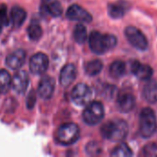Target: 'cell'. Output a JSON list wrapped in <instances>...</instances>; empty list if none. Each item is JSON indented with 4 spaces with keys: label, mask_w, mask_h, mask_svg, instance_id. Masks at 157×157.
<instances>
[{
    "label": "cell",
    "mask_w": 157,
    "mask_h": 157,
    "mask_svg": "<svg viewBox=\"0 0 157 157\" xmlns=\"http://www.w3.org/2000/svg\"><path fill=\"white\" fill-rule=\"evenodd\" d=\"M111 156H117V157H129L133 155L132 151L131 150V148L124 143L120 144L119 145H117L110 153Z\"/></svg>",
    "instance_id": "obj_23"
},
{
    "label": "cell",
    "mask_w": 157,
    "mask_h": 157,
    "mask_svg": "<svg viewBox=\"0 0 157 157\" xmlns=\"http://www.w3.org/2000/svg\"><path fill=\"white\" fill-rule=\"evenodd\" d=\"M49 66V58L42 52L35 53L29 60V70L33 75L43 74Z\"/></svg>",
    "instance_id": "obj_8"
},
{
    "label": "cell",
    "mask_w": 157,
    "mask_h": 157,
    "mask_svg": "<svg viewBox=\"0 0 157 157\" xmlns=\"http://www.w3.org/2000/svg\"><path fill=\"white\" fill-rule=\"evenodd\" d=\"M12 85V78L6 70H0V94L8 92Z\"/></svg>",
    "instance_id": "obj_22"
},
{
    "label": "cell",
    "mask_w": 157,
    "mask_h": 157,
    "mask_svg": "<svg viewBox=\"0 0 157 157\" xmlns=\"http://www.w3.org/2000/svg\"><path fill=\"white\" fill-rule=\"evenodd\" d=\"M0 21L3 26H8L10 23V18L7 16V8L5 4L0 5Z\"/></svg>",
    "instance_id": "obj_27"
},
{
    "label": "cell",
    "mask_w": 157,
    "mask_h": 157,
    "mask_svg": "<svg viewBox=\"0 0 157 157\" xmlns=\"http://www.w3.org/2000/svg\"><path fill=\"white\" fill-rule=\"evenodd\" d=\"M143 97L149 104L157 102V82L155 80L149 79L143 88Z\"/></svg>",
    "instance_id": "obj_17"
},
{
    "label": "cell",
    "mask_w": 157,
    "mask_h": 157,
    "mask_svg": "<svg viewBox=\"0 0 157 157\" xmlns=\"http://www.w3.org/2000/svg\"><path fill=\"white\" fill-rule=\"evenodd\" d=\"M29 78L26 71H17L12 78L11 86L17 94H24L29 86Z\"/></svg>",
    "instance_id": "obj_10"
},
{
    "label": "cell",
    "mask_w": 157,
    "mask_h": 157,
    "mask_svg": "<svg viewBox=\"0 0 157 157\" xmlns=\"http://www.w3.org/2000/svg\"><path fill=\"white\" fill-rule=\"evenodd\" d=\"M92 96H93V92L91 88L86 84L76 85L74 87L71 95L73 102L79 107L86 106L88 103H90L92 99Z\"/></svg>",
    "instance_id": "obj_7"
},
{
    "label": "cell",
    "mask_w": 157,
    "mask_h": 157,
    "mask_svg": "<svg viewBox=\"0 0 157 157\" xmlns=\"http://www.w3.org/2000/svg\"><path fill=\"white\" fill-rule=\"evenodd\" d=\"M66 17L70 20L81 23H89L92 21V16L85 8L78 5H72L66 11Z\"/></svg>",
    "instance_id": "obj_9"
},
{
    "label": "cell",
    "mask_w": 157,
    "mask_h": 157,
    "mask_svg": "<svg viewBox=\"0 0 157 157\" xmlns=\"http://www.w3.org/2000/svg\"><path fill=\"white\" fill-rule=\"evenodd\" d=\"M131 71L132 73L137 76L141 80L147 81L152 78L153 75V68L145 63H142L139 61H134L131 65Z\"/></svg>",
    "instance_id": "obj_13"
},
{
    "label": "cell",
    "mask_w": 157,
    "mask_h": 157,
    "mask_svg": "<svg viewBox=\"0 0 157 157\" xmlns=\"http://www.w3.org/2000/svg\"><path fill=\"white\" fill-rule=\"evenodd\" d=\"M26 52L23 50H17L6 58V64L12 70L19 69L25 62Z\"/></svg>",
    "instance_id": "obj_15"
},
{
    "label": "cell",
    "mask_w": 157,
    "mask_h": 157,
    "mask_svg": "<svg viewBox=\"0 0 157 157\" xmlns=\"http://www.w3.org/2000/svg\"><path fill=\"white\" fill-rule=\"evenodd\" d=\"M103 69V63L100 60H92L85 65V72L90 76L98 75Z\"/></svg>",
    "instance_id": "obj_21"
},
{
    "label": "cell",
    "mask_w": 157,
    "mask_h": 157,
    "mask_svg": "<svg viewBox=\"0 0 157 157\" xmlns=\"http://www.w3.org/2000/svg\"><path fill=\"white\" fill-rule=\"evenodd\" d=\"M116 93V86H107L104 89V96L108 98H111Z\"/></svg>",
    "instance_id": "obj_29"
},
{
    "label": "cell",
    "mask_w": 157,
    "mask_h": 157,
    "mask_svg": "<svg viewBox=\"0 0 157 157\" xmlns=\"http://www.w3.org/2000/svg\"><path fill=\"white\" fill-rule=\"evenodd\" d=\"M126 73V63L122 61H115L109 66V75L113 78H120Z\"/></svg>",
    "instance_id": "obj_20"
},
{
    "label": "cell",
    "mask_w": 157,
    "mask_h": 157,
    "mask_svg": "<svg viewBox=\"0 0 157 157\" xmlns=\"http://www.w3.org/2000/svg\"><path fill=\"white\" fill-rule=\"evenodd\" d=\"M42 6L46 13L57 17L63 13V6L59 0H42Z\"/></svg>",
    "instance_id": "obj_18"
},
{
    "label": "cell",
    "mask_w": 157,
    "mask_h": 157,
    "mask_svg": "<svg viewBox=\"0 0 157 157\" xmlns=\"http://www.w3.org/2000/svg\"><path fill=\"white\" fill-rule=\"evenodd\" d=\"M89 47L96 54H104L113 49L117 43V37L112 34H102L99 31H92L89 36Z\"/></svg>",
    "instance_id": "obj_2"
},
{
    "label": "cell",
    "mask_w": 157,
    "mask_h": 157,
    "mask_svg": "<svg viewBox=\"0 0 157 157\" xmlns=\"http://www.w3.org/2000/svg\"><path fill=\"white\" fill-rule=\"evenodd\" d=\"M28 36L32 40H38L42 36V29L38 23H31L28 27Z\"/></svg>",
    "instance_id": "obj_25"
},
{
    "label": "cell",
    "mask_w": 157,
    "mask_h": 157,
    "mask_svg": "<svg viewBox=\"0 0 157 157\" xmlns=\"http://www.w3.org/2000/svg\"><path fill=\"white\" fill-rule=\"evenodd\" d=\"M130 3L126 0H118L108 6V13L112 18H121L130 10Z\"/></svg>",
    "instance_id": "obj_12"
},
{
    "label": "cell",
    "mask_w": 157,
    "mask_h": 157,
    "mask_svg": "<svg viewBox=\"0 0 157 157\" xmlns=\"http://www.w3.org/2000/svg\"><path fill=\"white\" fill-rule=\"evenodd\" d=\"M157 121L155 111L150 108H145L140 114V135L148 139L156 132Z\"/></svg>",
    "instance_id": "obj_3"
},
{
    "label": "cell",
    "mask_w": 157,
    "mask_h": 157,
    "mask_svg": "<svg viewBox=\"0 0 157 157\" xmlns=\"http://www.w3.org/2000/svg\"><path fill=\"white\" fill-rule=\"evenodd\" d=\"M55 87V81L51 76H44L40 81L38 86V93L40 97L43 99H49L54 91Z\"/></svg>",
    "instance_id": "obj_14"
},
{
    "label": "cell",
    "mask_w": 157,
    "mask_h": 157,
    "mask_svg": "<svg viewBox=\"0 0 157 157\" xmlns=\"http://www.w3.org/2000/svg\"><path fill=\"white\" fill-rule=\"evenodd\" d=\"M86 153L89 155H98L101 154L102 147L98 142H90L86 145Z\"/></svg>",
    "instance_id": "obj_26"
},
{
    "label": "cell",
    "mask_w": 157,
    "mask_h": 157,
    "mask_svg": "<svg viewBox=\"0 0 157 157\" xmlns=\"http://www.w3.org/2000/svg\"><path fill=\"white\" fill-rule=\"evenodd\" d=\"M76 77V68L74 64L68 63L61 71L60 82L63 86H69Z\"/></svg>",
    "instance_id": "obj_16"
},
{
    "label": "cell",
    "mask_w": 157,
    "mask_h": 157,
    "mask_svg": "<svg viewBox=\"0 0 157 157\" xmlns=\"http://www.w3.org/2000/svg\"><path fill=\"white\" fill-rule=\"evenodd\" d=\"M57 141L63 145H71L78 141L80 131L75 123H64L57 132Z\"/></svg>",
    "instance_id": "obj_4"
},
{
    "label": "cell",
    "mask_w": 157,
    "mask_h": 157,
    "mask_svg": "<svg viewBox=\"0 0 157 157\" xmlns=\"http://www.w3.org/2000/svg\"><path fill=\"white\" fill-rule=\"evenodd\" d=\"M35 103H36V94L34 91H31L27 99V106L29 109H32L34 107Z\"/></svg>",
    "instance_id": "obj_30"
},
{
    "label": "cell",
    "mask_w": 157,
    "mask_h": 157,
    "mask_svg": "<svg viewBox=\"0 0 157 157\" xmlns=\"http://www.w3.org/2000/svg\"><path fill=\"white\" fill-rule=\"evenodd\" d=\"M157 152V144L153 143V144H149L147 145H145L143 148V154L146 156H150V155H154Z\"/></svg>",
    "instance_id": "obj_28"
},
{
    "label": "cell",
    "mask_w": 157,
    "mask_h": 157,
    "mask_svg": "<svg viewBox=\"0 0 157 157\" xmlns=\"http://www.w3.org/2000/svg\"><path fill=\"white\" fill-rule=\"evenodd\" d=\"M27 13L26 11L18 6H15L12 7L10 13V20L15 28H19L26 20Z\"/></svg>",
    "instance_id": "obj_19"
},
{
    "label": "cell",
    "mask_w": 157,
    "mask_h": 157,
    "mask_svg": "<svg viewBox=\"0 0 157 157\" xmlns=\"http://www.w3.org/2000/svg\"><path fill=\"white\" fill-rule=\"evenodd\" d=\"M2 29H3V24H2L1 21H0V32L2 31Z\"/></svg>",
    "instance_id": "obj_31"
},
{
    "label": "cell",
    "mask_w": 157,
    "mask_h": 157,
    "mask_svg": "<svg viewBox=\"0 0 157 157\" xmlns=\"http://www.w3.org/2000/svg\"><path fill=\"white\" fill-rule=\"evenodd\" d=\"M105 116L104 106L99 101H93L87 104L83 112L84 121L90 126L98 124Z\"/></svg>",
    "instance_id": "obj_5"
},
{
    "label": "cell",
    "mask_w": 157,
    "mask_h": 157,
    "mask_svg": "<svg viewBox=\"0 0 157 157\" xmlns=\"http://www.w3.org/2000/svg\"><path fill=\"white\" fill-rule=\"evenodd\" d=\"M135 98L130 92H122L118 96L117 107L120 111L123 113H129L135 107Z\"/></svg>",
    "instance_id": "obj_11"
},
{
    "label": "cell",
    "mask_w": 157,
    "mask_h": 157,
    "mask_svg": "<svg viewBox=\"0 0 157 157\" xmlns=\"http://www.w3.org/2000/svg\"><path fill=\"white\" fill-rule=\"evenodd\" d=\"M74 38L75 40L79 44H83L84 42H86V40H87V30L83 24H77L75 26L74 29Z\"/></svg>",
    "instance_id": "obj_24"
},
{
    "label": "cell",
    "mask_w": 157,
    "mask_h": 157,
    "mask_svg": "<svg viewBox=\"0 0 157 157\" xmlns=\"http://www.w3.org/2000/svg\"><path fill=\"white\" fill-rule=\"evenodd\" d=\"M129 132V125L123 120H112L106 122L100 129V133L104 139L121 142L123 141Z\"/></svg>",
    "instance_id": "obj_1"
},
{
    "label": "cell",
    "mask_w": 157,
    "mask_h": 157,
    "mask_svg": "<svg viewBox=\"0 0 157 157\" xmlns=\"http://www.w3.org/2000/svg\"><path fill=\"white\" fill-rule=\"evenodd\" d=\"M125 36L128 40V41L136 49L140 51H145L148 46V40L145 35L136 27L129 26L125 29Z\"/></svg>",
    "instance_id": "obj_6"
}]
</instances>
